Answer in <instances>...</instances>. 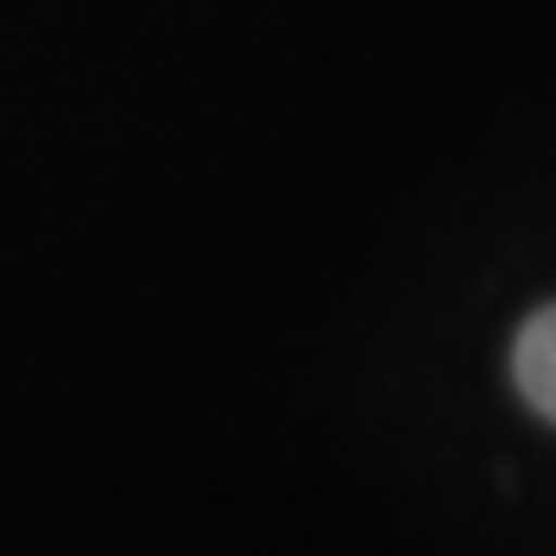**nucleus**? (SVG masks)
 I'll return each mask as SVG.
<instances>
[{"label":"nucleus","mask_w":556,"mask_h":556,"mask_svg":"<svg viewBox=\"0 0 556 556\" xmlns=\"http://www.w3.org/2000/svg\"><path fill=\"white\" fill-rule=\"evenodd\" d=\"M511 377L522 388V400H529L545 421H556V304L529 315V326L517 332Z\"/></svg>","instance_id":"f257e3e1"}]
</instances>
